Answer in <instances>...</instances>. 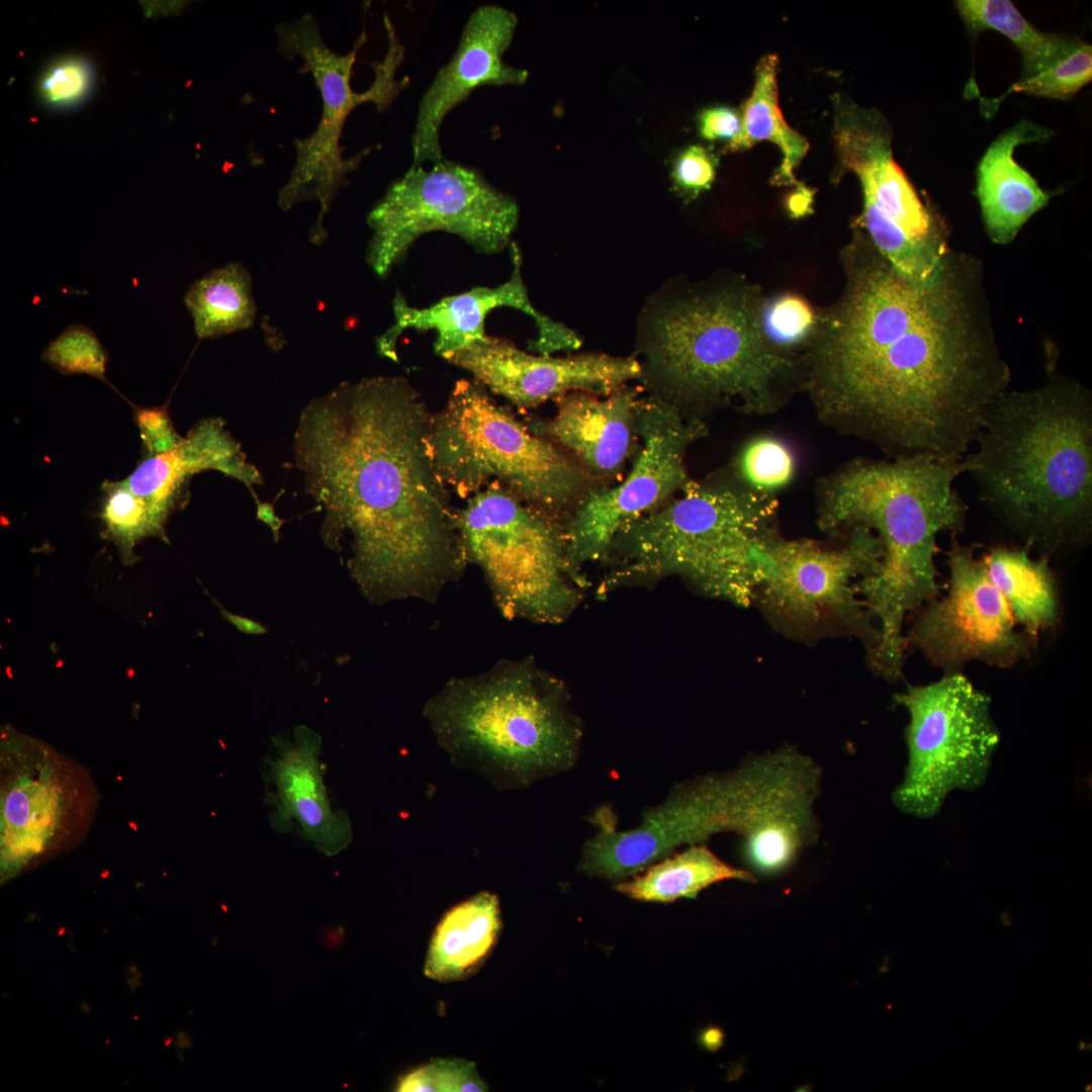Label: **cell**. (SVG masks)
<instances>
[{
    "label": "cell",
    "mask_w": 1092,
    "mask_h": 1092,
    "mask_svg": "<svg viewBox=\"0 0 1092 1092\" xmlns=\"http://www.w3.org/2000/svg\"><path fill=\"white\" fill-rule=\"evenodd\" d=\"M569 703L565 685L532 659H502L447 680L423 715L453 765L519 790L576 764L583 729Z\"/></svg>",
    "instance_id": "6"
},
{
    "label": "cell",
    "mask_w": 1092,
    "mask_h": 1092,
    "mask_svg": "<svg viewBox=\"0 0 1092 1092\" xmlns=\"http://www.w3.org/2000/svg\"><path fill=\"white\" fill-rule=\"evenodd\" d=\"M646 329L648 373L671 397L737 399L760 414L778 406L777 385L792 362L766 338L753 295L725 291L672 301Z\"/></svg>",
    "instance_id": "8"
},
{
    "label": "cell",
    "mask_w": 1092,
    "mask_h": 1092,
    "mask_svg": "<svg viewBox=\"0 0 1092 1092\" xmlns=\"http://www.w3.org/2000/svg\"><path fill=\"white\" fill-rule=\"evenodd\" d=\"M906 708L908 764L894 804L919 818L935 816L954 790H974L989 771L1000 733L990 698L962 673L895 696Z\"/></svg>",
    "instance_id": "15"
},
{
    "label": "cell",
    "mask_w": 1092,
    "mask_h": 1092,
    "mask_svg": "<svg viewBox=\"0 0 1092 1092\" xmlns=\"http://www.w3.org/2000/svg\"><path fill=\"white\" fill-rule=\"evenodd\" d=\"M845 272L810 358L819 416L894 458L962 460L1011 381L982 264L951 249L931 278L915 281L859 231Z\"/></svg>",
    "instance_id": "1"
},
{
    "label": "cell",
    "mask_w": 1092,
    "mask_h": 1092,
    "mask_svg": "<svg viewBox=\"0 0 1092 1092\" xmlns=\"http://www.w3.org/2000/svg\"><path fill=\"white\" fill-rule=\"evenodd\" d=\"M401 1092H482L487 1086L474 1063L463 1059H433L401 1075L395 1085Z\"/></svg>",
    "instance_id": "37"
},
{
    "label": "cell",
    "mask_w": 1092,
    "mask_h": 1092,
    "mask_svg": "<svg viewBox=\"0 0 1092 1092\" xmlns=\"http://www.w3.org/2000/svg\"><path fill=\"white\" fill-rule=\"evenodd\" d=\"M817 317L800 296L786 294L774 299L762 311L761 326L774 345H793L810 336Z\"/></svg>",
    "instance_id": "38"
},
{
    "label": "cell",
    "mask_w": 1092,
    "mask_h": 1092,
    "mask_svg": "<svg viewBox=\"0 0 1092 1092\" xmlns=\"http://www.w3.org/2000/svg\"><path fill=\"white\" fill-rule=\"evenodd\" d=\"M1055 132L1021 119L988 147L976 169L975 194L989 239L998 245L1014 240L1023 224L1050 201L1053 193L1014 159L1017 146L1045 142Z\"/></svg>",
    "instance_id": "25"
},
{
    "label": "cell",
    "mask_w": 1092,
    "mask_h": 1092,
    "mask_svg": "<svg viewBox=\"0 0 1092 1092\" xmlns=\"http://www.w3.org/2000/svg\"><path fill=\"white\" fill-rule=\"evenodd\" d=\"M636 432L642 446L623 481L592 491L560 525L568 571L580 583V568L607 558L618 537L634 522L666 503L689 482L685 456L704 434V426L688 420L660 398L638 401Z\"/></svg>",
    "instance_id": "17"
},
{
    "label": "cell",
    "mask_w": 1092,
    "mask_h": 1092,
    "mask_svg": "<svg viewBox=\"0 0 1092 1092\" xmlns=\"http://www.w3.org/2000/svg\"><path fill=\"white\" fill-rule=\"evenodd\" d=\"M1091 1090H1092V1089H1091V1085H1090V1084H1089L1088 1086H1086V1089H1085V1091H1091Z\"/></svg>",
    "instance_id": "45"
},
{
    "label": "cell",
    "mask_w": 1092,
    "mask_h": 1092,
    "mask_svg": "<svg viewBox=\"0 0 1092 1092\" xmlns=\"http://www.w3.org/2000/svg\"><path fill=\"white\" fill-rule=\"evenodd\" d=\"M262 761L264 804L277 833L295 832L320 852L334 856L353 841L351 820L333 808L321 761L322 737L304 725L271 738Z\"/></svg>",
    "instance_id": "21"
},
{
    "label": "cell",
    "mask_w": 1092,
    "mask_h": 1092,
    "mask_svg": "<svg viewBox=\"0 0 1092 1092\" xmlns=\"http://www.w3.org/2000/svg\"><path fill=\"white\" fill-rule=\"evenodd\" d=\"M846 532L845 542L833 548L810 539L772 537L762 551L753 603L789 638L812 643L851 636L869 657L881 636L855 583L878 571L883 547L868 527Z\"/></svg>",
    "instance_id": "12"
},
{
    "label": "cell",
    "mask_w": 1092,
    "mask_h": 1092,
    "mask_svg": "<svg viewBox=\"0 0 1092 1092\" xmlns=\"http://www.w3.org/2000/svg\"><path fill=\"white\" fill-rule=\"evenodd\" d=\"M456 519L467 562L481 569L503 617L558 624L572 614L579 582L554 519L498 482L471 495Z\"/></svg>",
    "instance_id": "10"
},
{
    "label": "cell",
    "mask_w": 1092,
    "mask_h": 1092,
    "mask_svg": "<svg viewBox=\"0 0 1092 1092\" xmlns=\"http://www.w3.org/2000/svg\"><path fill=\"white\" fill-rule=\"evenodd\" d=\"M778 57L765 55L755 68L754 86L742 105V130L739 138L728 144L727 150L740 151L768 141L782 153V162L774 175L772 184L799 186L796 169L809 150V143L785 120L779 106L777 82Z\"/></svg>",
    "instance_id": "28"
},
{
    "label": "cell",
    "mask_w": 1092,
    "mask_h": 1092,
    "mask_svg": "<svg viewBox=\"0 0 1092 1092\" xmlns=\"http://www.w3.org/2000/svg\"><path fill=\"white\" fill-rule=\"evenodd\" d=\"M732 879L755 881L750 873L725 863L706 845L694 844L615 888L634 900L667 903L696 898L710 885Z\"/></svg>",
    "instance_id": "30"
},
{
    "label": "cell",
    "mask_w": 1092,
    "mask_h": 1092,
    "mask_svg": "<svg viewBox=\"0 0 1092 1092\" xmlns=\"http://www.w3.org/2000/svg\"><path fill=\"white\" fill-rule=\"evenodd\" d=\"M967 469L965 457L860 459L819 485L820 529L835 534L864 526L882 544L878 571L859 579L855 588L881 636L868 663L885 679L902 675L907 614L939 595L936 538L940 532L957 535L964 529L967 506L953 482Z\"/></svg>",
    "instance_id": "4"
},
{
    "label": "cell",
    "mask_w": 1092,
    "mask_h": 1092,
    "mask_svg": "<svg viewBox=\"0 0 1092 1092\" xmlns=\"http://www.w3.org/2000/svg\"><path fill=\"white\" fill-rule=\"evenodd\" d=\"M834 121L837 166L853 172L862 188L855 224L900 274L928 280L951 249L941 215L893 159L891 134L878 112L837 101Z\"/></svg>",
    "instance_id": "16"
},
{
    "label": "cell",
    "mask_w": 1092,
    "mask_h": 1092,
    "mask_svg": "<svg viewBox=\"0 0 1092 1092\" xmlns=\"http://www.w3.org/2000/svg\"><path fill=\"white\" fill-rule=\"evenodd\" d=\"M222 617L232 623L240 632L248 635H262L268 632V629L259 622L252 619L230 613L219 606Z\"/></svg>",
    "instance_id": "43"
},
{
    "label": "cell",
    "mask_w": 1092,
    "mask_h": 1092,
    "mask_svg": "<svg viewBox=\"0 0 1092 1092\" xmlns=\"http://www.w3.org/2000/svg\"><path fill=\"white\" fill-rule=\"evenodd\" d=\"M987 573L1004 596L1017 625L1034 641L1056 626L1060 598L1049 557L1033 559L1028 547L991 548L981 558Z\"/></svg>",
    "instance_id": "27"
},
{
    "label": "cell",
    "mask_w": 1092,
    "mask_h": 1092,
    "mask_svg": "<svg viewBox=\"0 0 1092 1092\" xmlns=\"http://www.w3.org/2000/svg\"><path fill=\"white\" fill-rule=\"evenodd\" d=\"M208 469L243 482L251 492L262 484L260 472L217 418L197 423L173 450L148 456L123 482L165 524L189 477Z\"/></svg>",
    "instance_id": "23"
},
{
    "label": "cell",
    "mask_w": 1092,
    "mask_h": 1092,
    "mask_svg": "<svg viewBox=\"0 0 1092 1092\" xmlns=\"http://www.w3.org/2000/svg\"><path fill=\"white\" fill-rule=\"evenodd\" d=\"M1078 1046H1079L1078 1049H1079L1080 1052L1088 1051V1050L1091 1051V1043H1086L1083 1040L1079 1041Z\"/></svg>",
    "instance_id": "44"
},
{
    "label": "cell",
    "mask_w": 1092,
    "mask_h": 1092,
    "mask_svg": "<svg viewBox=\"0 0 1092 1092\" xmlns=\"http://www.w3.org/2000/svg\"><path fill=\"white\" fill-rule=\"evenodd\" d=\"M446 361L520 407H533L575 391L611 394L643 374L642 365L634 358L533 355L511 341L487 335Z\"/></svg>",
    "instance_id": "19"
},
{
    "label": "cell",
    "mask_w": 1092,
    "mask_h": 1092,
    "mask_svg": "<svg viewBox=\"0 0 1092 1092\" xmlns=\"http://www.w3.org/2000/svg\"><path fill=\"white\" fill-rule=\"evenodd\" d=\"M100 795L90 772L48 743L12 728L0 744L2 878L70 851L87 837Z\"/></svg>",
    "instance_id": "13"
},
{
    "label": "cell",
    "mask_w": 1092,
    "mask_h": 1092,
    "mask_svg": "<svg viewBox=\"0 0 1092 1092\" xmlns=\"http://www.w3.org/2000/svg\"><path fill=\"white\" fill-rule=\"evenodd\" d=\"M503 927L497 896L481 891L450 908L431 937L424 974L438 982L465 980L492 953Z\"/></svg>",
    "instance_id": "26"
},
{
    "label": "cell",
    "mask_w": 1092,
    "mask_h": 1092,
    "mask_svg": "<svg viewBox=\"0 0 1092 1092\" xmlns=\"http://www.w3.org/2000/svg\"><path fill=\"white\" fill-rule=\"evenodd\" d=\"M101 519L105 533L125 561H132L135 544L150 536L164 534V523L150 506L122 481L105 482Z\"/></svg>",
    "instance_id": "32"
},
{
    "label": "cell",
    "mask_w": 1092,
    "mask_h": 1092,
    "mask_svg": "<svg viewBox=\"0 0 1092 1092\" xmlns=\"http://www.w3.org/2000/svg\"><path fill=\"white\" fill-rule=\"evenodd\" d=\"M428 441L441 481L463 497L492 480L555 520L586 484L578 462L533 434L475 380H459L432 414Z\"/></svg>",
    "instance_id": "9"
},
{
    "label": "cell",
    "mask_w": 1092,
    "mask_h": 1092,
    "mask_svg": "<svg viewBox=\"0 0 1092 1092\" xmlns=\"http://www.w3.org/2000/svg\"><path fill=\"white\" fill-rule=\"evenodd\" d=\"M777 508L769 493L689 481L618 537L613 549L623 562L611 582L676 574L709 597L749 607L762 551L778 534Z\"/></svg>",
    "instance_id": "7"
},
{
    "label": "cell",
    "mask_w": 1092,
    "mask_h": 1092,
    "mask_svg": "<svg viewBox=\"0 0 1092 1092\" xmlns=\"http://www.w3.org/2000/svg\"><path fill=\"white\" fill-rule=\"evenodd\" d=\"M1092 79V47L1077 36L1070 35L1065 48L1035 73L1018 80L1010 92L1069 99Z\"/></svg>",
    "instance_id": "33"
},
{
    "label": "cell",
    "mask_w": 1092,
    "mask_h": 1092,
    "mask_svg": "<svg viewBox=\"0 0 1092 1092\" xmlns=\"http://www.w3.org/2000/svg\"><path fill=\"white\" fill-rule=\"evenodd\" d=\"M965 460L979 495L1043 556L1088 539L1092 525V397L1066 376L1003 392Z\"/></svg>",
    "instance_id": "5"
},
{
    "label": "cell",
    "mask_w": 1092,
    "mask_h": 1092,
    "mask_svg": "<svg viewBox=\"0 0 1092 1092\" xmlns=\"http://www.w3.org/2000/svg\"><path fill=\"white\" fill-rule=\"evenodd\" d=\"M134 421L148 456L171 451L183 440L177 434L166 406L138 407Z\"/></svg>",
    "instance_id": "40"
},
{
    "label": "cell",
    "mask_w": 1092,
    "mask_h": 1092,
    "mask_svg": "<svg viewBox=\"0 0 1092 1092\" xmlns=\"http://www.w3.org/2000/svg\"><path fill=\"white\" fill-rule=\"evenodd\" d=\"M956 6L969 30L998 31L1016 47L1022 58L1020 75L1029 74L1053 59L1069 36L1038 30L1009 0H960Z\"/></svg>",
    "instance_id": "31"
},
{
    "label": "cell",
    "mask_w": 1092,
    "mask_h": 1092,
    "mask_svg": "<svg viewBox=\"0 0 1092 1092\" xmlns=\"http://www.w3.org/2000/svg\"><path fill=\"white\" fill-rule=\"evenodd\" d=\"M717 160L705 147L691 145L672 161L670 178L674 191L687 201L710 189L716 177Z\"/></svg>",
    "instance_id": "39"
},
{
    "label": "cell",
    "mask_w": 1092,
    "mask_h": 1092,
    "mask_svg": "<svg viewBox=\"0 0 1092 1092\" xmlns=\"http://www.w3.org/2000/svg\"><path fill=\"white\" fill-rule=\"evenodd\" d=\"M96 81L94 64L81 56H67L51 63L37 82V97L52 111L78 109L92 96Z\"/></svg>",
    "instance_id": "34"
},
{
    "label": "cell",
    "mask_w": 1092,
    "mask_h": 1092,
    "mask_svg": "<svg viewBox=\"0 0 1092 1092\" xmlns=\"http://www.w3.org/2000/svg\"><path fill=\"white\" fill-rule=\"evenodd\" d=\"M975 549L951 535L948 592L927 602L905 635L907 647L919 649L946 673L972 660L1008 667L1029 655L1036 643L1017 628L1004 596L982 560L975 558Z\"/></svg>",
    "instance_id": "18"
},
{
    "label": "cell",
    "mask_w": 1092,
    "mask_h": 1092,
    "mask_svg": "<svg viewBox=\"0 0 1092 1092\" xmlns=\"http://www.w3.org/2000/svg\"><path fill=\"white\" fill-rule=\"evenodd\" d=\"M813 192L804 184L796 186L787 199V209L793 217H800L811 212Z\"/></svg>",
    "instance_id": "42"
},
{
    "label": "cell",
    "mask_w": 1092,
    "mask_h": 1092,
    "mask_svg": "<svg viewBox=\"0 0 1092 1092\" xmlns=\"http://www.w3.org/2000/svg\"><path fill=\"white\" fill-rule=\"evenodd\" d=\"M41 357L65 375L88 374L105 380L108 354L96 334L82 324L67 327L48 344Z\"/></svg>",
    "instance_id": "36"
},
{
    "label": "cell",
    "mask_w": 1092,
    "mask_h": 1092,
    "mask_svg": "<svg viewBox=\"0 0 1092 1092\" xmlns=\"http://www.w3.org/2000/svg\"><path fill=\"white\" fill-rule=\"evenodd\" d=\"M275 31L280 54L290 61L295 58L302 61L300 69L311 74L322 99L317 126L309 135L294 141L295 163L278 192V206L287 211L298 203L317 201L320 211L309 240L322 245L328 238L324 219L333 200L349 182V174L359 168L372 150L345 158L341 138L347 118L357 106L367 102L380 111L385 110L406 86V80L396 79L403 47L394 29L387 28L388 49L384 59L375 64L372 84L364 92H355L351 77L357 53L367 38L365 31L346 55L337 54L326 44L315 18L309 13L279 23Z\"/></svg>",
    "instance_id": "11"
},
{
    "label": "cell",
    "mask_w": 1092,
    "mask_h": 1092,
    "mask_svg": "<svg viewBox=\"0 0 1092 1092\" xmlns=\"http://www.w3.org/2000/svg\"><path fill=\"white\" fill-rule=\"evenodd\" d=\"M737 467L748 488L769 493L791 481L796 460L786 443L775 437L763 436L745 445L738 457Z\"/></svg>",
    "instance_id": "35"
},
{
    "label": "cell",
    "mask_w": 1092,
    "mask_h": 1092,
    "mask_svg": "<svg viewBox=\"0 0 1092 1092\" xmlns=\"http://www.w3.org/2000/svg\"><path fill=\"white\" fill-rule=\"evenodd\" d=\"M555 400L557 411L551 419L530 421L527 428L561 444L598 475L617 472L629 456L636 431L635 391L621 387L605 399L575 391Z\"/></svg>",
    "instance_id": "24"
},
{
    "label": "cell",
    "mask_w": 1092,
    "mask_h": 1092,
    "mask_svg": "<svg viewBox=\"0 0 1092 1092\" xmlns=\"http://www.w3.org/2000/svg\"><path fill=\"white\" fill-rule=\"evenodd\" d=\"M513 251V273L508 281L494 287H474L450 295L428 307L411 306L397 291L392 303L394 323L380 337L376 347L379 355L397 361L396 345L400 335L410 329L435 331V353L445 360L455 352L486 336L485 321L497 307H512L530 315L538 337L530 350L542 356L557 351L576 350L581 346L579 336L561 323L540 312L531 302L521 275V255L516 245Z\"/></svg>",
    "instance_id": "20"
},
{
    "label": "cell",
    "mask_w": 1092,
    "mask_h": 1092,
    "mask_svg": "<svg viewBox=\"0 0 1092 1092\" xmlns=\"http://www.w3.org/2000/svg\"><path fill=\"white\" fill-rule=\"evenodd\" d=\"M199 339H214L253 326L257 307L252 278L241 263H229L196 280L184 295Z\"/></svg>",
    "instance_id": "29"
},
{
    "label": "cell",
    "mask_w": 1092,
    "mask_h": 1092,
    "mask_svg": "<svg viewBox=\"0 0 1092 1092\" xmlns=\"http://www.w3.org/2000/svg\"><path fill=\"white\" fill-rule=\"evenodd\" d=\"M516 200L477 170L443 159L411 166L371 208L366 261L385 277L425 234H454L480 253L504 250L518 225Z\"/></svg>",
    "instance_id": "14"
},
{
    "label": "cell",
    "mask_w": 1092,
    "mask_h": 1092,
    "mask_svg": "<svg viewBox=\"0 0 1092 1092\" xmlns=\"http://www.w3.org/2000/svg\"><path fill=\"white\" fill-rule=\"evenodd\" d=\"M820 781L815 761L784 746L731 772L677 784L631 829L619 830L613 810L600 809L589 819L597 832L582 845L580 867L588 876L619 880L681 845L735 832L753 868L780 871L817 836L813 803Z\"/></svg>",
    "instance_id": "3"
},
{
    "label": "cell",
    "mask_w": 1092,
    "mask_h": 1092,
    "mask_svg": "<svg viewBox=\"0 0 1092 1092\" xmlns=\"http://www.w3.org/2000/svg\"><path fill=\"white\" fill-rule=\"evenodd\" d=\"M432 414L401 376L343 382L300 414L294 456L324 512L321 535L373 604L435 603L468 564L435 468Z\"/></svg>",
    "instance_id": "2"
},
{
    "label": "cell",
    "mask_w": 1092,
    "mask_h": 1092,
    "mask_svg": "<svg viewBox=\"0 0 1092 1092\" xmlns=\"http://www.w3.org/2000/svg\"><path fill=\"white\" fill-rule=\"evenodd\" d=\"M518 18L497 5H481L469 16L458 48L424 93L412 138L413 166L443 160L440 128L446 115L481 86L522 85L528 72L505 63Z\"/></svg>",
    "instance_id": "22"
},
{
    "label": "cell",
    "mask_w": 1092,
    "mask_h": 1092,
    "mask_svg": "<svg viewBox=\"0 0 1092 1092\" xmlns=\"http://www.w3.org/2000/svg\"><path fill=\"white\" fill-rule=\"evenodd\" d=\"M698 129L705 140H724L731 144L741 134V113L722 105L705 108L698 116Z\"/></svg>",
    "instance_id": "41"
}]
</instances>
